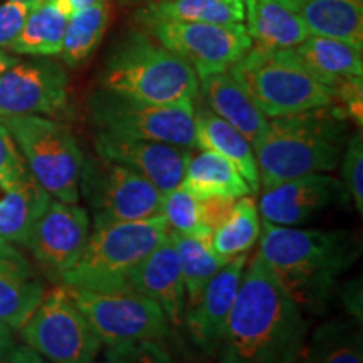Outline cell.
I'll return each mask as SVG.
<instances>
[{
	"mask_svg": "<svg viewBox=\"0 0 363 363\" xmlns=\"http://www.w3.org/2000/svg\"><path fill=\"white\" fill-rule=\"evenodd\" d=\"M169 235L174 242L177 259H179L189 308L199 301L206 286L211 283V279L222 269L227 261L222 259L212 249L211 238L177 234L170 230Z\"/></svg>",
	"mask_w": 363,
	"mask_h": 363,
	"instance_id": "30",
	"label": "cell"
},
{
	"mask_svg": "<svg viewBox=\"0 0 363 363\" xmlns=\"http://www.w3.org/2000/svg\"><path fill=\"white\" fill-rule=\"evenodd\" d=\"M347 120L337 104L269 118L264 133L252 145L262 187L333 172L348 140Z\"/></svg>",
	"mask_w": 363,
	"mask_h": 363,
	"instance_id": "3",
	"label": "cell"
},
{
	"mask_svg": "<svg viewBox=\"0 0 363 363\" xmlns=\"http://www.w3.org/2000/svg\"><path fill=\"white\" fill-rule=\"evenodd\" d=\"M94 150L104 160L118 163L142 175L163 194L182 184L192 157V150L175 145L123 138L103 131H96L94 135Z\"/></svg>",
	"mask_w": 363,
	"mask_h": 363,
	"instance_id": "16",
	"label": "cell"
},
{
	"mask_svg": "<svg viewBox=\"0 0 363 363\" xmlns=\"http://www.w3.org/2000/svg\"><path fill=\"white\" fill-rule=\"evenodd\" d=\"M98 2L99 0H69V4L72 7V13L81 11V9H84V7L93 6V4H98Z\"/></svg>",
	"mask_w": 363,
	"mask_h": 363,
	"instance_id": "42",
	"label": "cell"
},
{
	"mask_svg": "<svg viewBox=\"0 0 363 363\" xmlns=\"http://www.w3.org/2000/svg\"><path fill=\"white\" fill-rule=\"evenodd\" d=\"M13 331L9 328V326L4 323V321H0V343H9V342H13Z\"/></svg>",
	"mask_w": 363,
	"mask_h": 363,
	"instance_id": "41",
	"label": "cell"
},
{
	"mask_svg": "<svg viewBox=\"0 0 363 363\" xmlns=\"http://www.w3.org/2000/svg\"><path fill=\"white\" fill-rule=\"evenodd\" d=\"M104 347L128 342H162L170 335V323L153 299L136 289L89 291L67 288Z\"/></svg>",
	"mask_w": 363,
	"mask_h": 363,
	"instance_id": "10",
	"label": "cell"
},
{
	"mask_svg": "<svg viewBox=\"0 0 363 363\" xmlns=\"http://www.w3.org/2000/svg\"><path fill=\"white\" fill-rule=\"evenodd\" d=\"M342 182L347 189L348 197L357 207V211L363 212V138L362 133L352 135L345 145L342 155Z\"/></svg>",
	"mask_w": 363,
	"mask_h": 363,
	"instance_id": "34",
	"label": "cell"
},
{
	"mask_svg": "<svg viewBox=\"0 0 363 363\" xmlns=\"http://www.w3.org/2000/svg\"><path fill=\"white\" fill-rule=\"evenodd\" d=\"M296 363H363L362 323L335 318L320 325L306 338Z\"/></svg>",
	"mask_w": 363,
	"mask_h": 363,
	"instance_id": "26",
	"label": "cell"
},
{
	"mask_svg": "<svg viewBox=\"0 0 363 363\" xmlns=\"http://www.w3.org/2000/svg\"><path fill=\"white\" fill-rule=\"evenodd\" d=\"M51 202V195L27 170L0 195V246H26L35 222Z\"/></svg>",
	"mask_w": 363,
	"mask_h": 363,
	"instance_id": "22",
	"label": "cell"
},
{
	"mask_svg": "<svg viewBox=\"0 0 363 363\" xmlns=\"http://www.w3.org/2000/svg\"><path fill=\"white\" fill-rule=\"evenodd\" d=\"M121 2H130V0H121Z\"/></svg>",
	"mask_w": 363,
	"mask_h": 363,
	"instance_id": "45",
	"label": "cell"
},
{
	"mask_svg": "<svg viewBox=\"0 0 363 363\" xmlns=\"http://www.w3.org/2000/svg\"><path fill=\"white\" fill-rule=\"evenodd\" d=\"M21 335L48 363H94L101 350L96 331L62 284L44 294Z\"/></svg>",
	"mask_w": 363,
	"mask_h": 363,
	"instance_id": "11",
	"label": "cell"
},
{
	"mask_svg": "<svg viewBox=\"0 0 363 363\" xmlns=\"http://www.w3.org/2000/svg\"><path fill=\"white\" fill-rule=\"evenodd\" d=\"M67 74L49 59L19 61L0 74V118L52 116L67 106Z\"/></svg>",
	"mask_w": 363,
	"mask_h": 363,
	"instance_id": "14",
	"label": "cell"
},
{
	"mask_svg": "<svg viewBox=\"0 0 363 363\" xmlns=\"http://www.w3.org/2000/svg\"><path fill=\"white\" fill-rule=\"evenodd\" d=\"M11 131L27 170L51 199L78 203L83 150L66 125L39 115L0 118Z\"/></svg>",
	"mask_w": 363,
	"mask_h": 363,
	"instance_id": "7",
	"label": "cell"
},
{
	"mask_svg": "<svg viewBox=\"0 0 363 363\" xmlns=\"http://www.w3.org/2000/svg\"><path fill=\"white\" fill-rule=\"evenodd\" d=\"M195 147L214 152L229 160L247 182L251 194L259 192V170L252 145L246 136L214 115L207 106L195 108Z\"/></svg>",
	"mask_w": 363,
	"mask_h": 363,
	"instance_id": "21",
	"label": "cell"
},
{
	"mask_svg": "<svg viewBox=\"0 0 363 363\" xmlns=\"http://www.w3.org/2000/svg\"><path fill=\"white\" fill-rule=\"evenodd\" d=\"M267 118L296 115L337 104L335 89L325 84L294 48L254 45L229 67Z\"/></svg>",
	"mask_w": 363,
	"mask_h": 363,
	"instance_id": "5",
	"label": "cell"
},
{
	"mask_svg": "<svg viewBox=\"0 0 363 363\" xmlns=\"http://www.w3.org/2000/svg\"><path fill=\"white\" fill-rule=\"evenodd\" d=\"M40 4V0H24V2H9L0 6V49L9 48L12 40L21 33L22 26L30 12Z\"/></svg>",
	"mask_w": 363,
	"mask_h": 363,
	"instance_id": "37",
	"label": "cell"
},
{
	"mask_svg": "<svg viewBox=\"0 0 363 363\" xmlns=\"http://www.w3.org/2000/svg\"><path fill=\"white\" fill-rule=\"evenodd\" d=\"M306 338L305 311L257 252L244 269L216 363H296Z\"/></svg>",
	"mask_w": 363,
	"mask_h": 363,
	"instance_id": "1",
	"label": "cell"
},
{
	"mask_svg": "<svg viewBox=\"0 0 363 363\" xmlns=\"http://www.w3.org/2000/svg\"><path fill=\"white\" fill-rule=\"evenodd\" d=\"M259 238L257 252L303 311L323 306L340 276L362 254V240L350 230L301 229L264 220Z\"/></svg>",
	"mask_w": 363,
	"mask_h": 363,
	"instance_id": "2",
	"label": "cell"
},
{
	"mask_svg": "<svg viewBox=\"0 0 363 363\" xmlns=\"http://www.w3.org/2000/svg\"><path fill=\"white\" fill-rule=\"evenodd\" d=\"M88 110L96 131L195 148L194 101L150 103L98 88L89 94Z\"/></svg>",
	"mask_w": 363,
	"mask_h": 363,
	"instance_id": "8",
	"label": "cell"
},
{
	"mask_svg": "<svg viewBox=\"0 0 363 363\" xmlns=\"http://www.w3.org/2000/svg\"><path fill=\"white\" fill-rule=\"evenodd\" d=\"M69 17L57 0H40L39 6L27 16L19 35L9 49L16 54L39 57L59 56Z\"/></svg>",
	"mask_w": 363,
	"mask_h": 363,
	"instance_id": "28",
	"label": "cell"
},
{
	"mask_svg": "<svg viewBox=\"0 0 363 363\" xmlns=\"http://www.w3.org/2000/svg\"><path fill=\"white\" fill-rule=\"evenodd\" d=\"M246 30L261 48H296L310 35L298 12L278 0H244Z\"/></svg>",
	"mask_w": 363,
	"mask_h": 363,
	"instance_id": "23",
	"label": "cell"
},
{
	"mask_svg": "<svg viewBox=\"0 0 363 363\" xmlns=\"http://www.w3.org/2000/svg\"><path fill=\"white\" fill-rule=\"evenodd\" d=\"M99 88L150 103L194 101L199 76L184 57L152 35L130 29L104 62Z\"/></svg>",
	"mask_w": 363,
	"mask_h": 363,
	"instance_id": "4",
	"label": "cell"
},
{
	"mask_svg": "<svg viewBox=\"0 0 363 363\" xmlns=\"http://www.w3.org/2000/svg\"><path fill=\"white\" fill-rule=\"evenodd\" d=\"M310 34L363 51V0H308L298 12Z\"/></svg>",
	"mask_w": 363,
	"mask_h": 363,
	"instance_id": "25",
	"label": "cell"
},
{
	"mask_svg": "<svg viewBox=\"0 0 363 363\" xmlns=\"http://www.w3.org/2000/svg\"><path fill=\"white\" fill-rule=\"evenodd\" d=\"M19 61H21V59L17 56H13V54L4 51V49H0V74H2V72H6L9 67L17 65Z\"/></svg>",
	"mask_w": 363,
	"mask_h": 363,
	"instance_id": "40",
	"label": "cell"
},
{
	"mask_svg": "<svg viewBox=\"0 0 363 363\" xmlns=\"http://www.w3.org/2000/svg\"><path fill=\"white\" fill-rule=\"evenodd\" d=\"M350 201L343 182L328 174H310L266 187L257 203L259 216L276 225L298 227Z\"/></svg>",
	"mask_w": 363,
	"mask_h": 363,
	"instance_id": "15",
	"label": "cell"
},
{
	"mask_svg": "<svg viewBox=\"0 0 363 363\" xmlns=\"http://www.w3.org/2000/svg\"><path fill=\"white\" fill-rule=\"evenodd\" d=\"M110 24V4L99 0L98 4L81 9L69 17L65 40L59 56L69 67H78L91 57L98 48Z\"/></svg>",
	"mask_w": 363,
	"mask_h": 363,
	"instance_id": "32",
	"label": "cell"
},
{
	"mask_svg": "<svg viewBox=\"0 0 363 363\" xmlns=\"http://www.w3.org/2000/svg\"><path fill=\"white\" fill-rule=\"evenodd\" d=\"M294 49L308 67L331 89L337 88L343 79L363 76L362 51L342 40L310 34Z\"/></svg>",
	"mask_w": 363,
	"mask_h": 363,
	"instance_id": "27",
	"label": "cell"
},
{
	"mask_svg": "<svg viewBox=\"0 0 363 363\" xmlns=\"http://www.w3.org/2000/svg\"><path fill=\"white\" fill-rule=\"evenodd\" d=\"M182 185L199 201H207V199L238 201L240 197L252 195L247 182L233 163L207 150L190 157Z\"/></svg>",
	"mask_w": 363,
	"mask_h": 363,
	"instance_id": "24",
	"label": "cell"
},
{
	"mask_svg": "<svg viewBox=\"0 0 363 363\" xmlns=\"http://www.w3.org/2000/svg\"><path fill=\"white\" fill-rule=\"evenodd\" d=\"M199 94L214 115L234 126L254 145L267 128V118L254 104L229 71L214 72L199 78Z\"/></svg>",
	"mask_w": 363,
	"mask_h": 363,
	"instance_id": "20",
	"label": "cell"
},
{
	"mask_svg": "<svg viewBox=\"0 0 363 363\" xmlns=\"http://www.w3.org/2000/svg\"><path fill=\"white\" fill-rule=\"evenodd\" d=\"M160 214L170 233L211 238V229L203 224L202 219V202L182 184L163 194Z\"/></svg>",
	"mask_w": 363,
	"mask_h": 363,
	"instance_id": "33",
	"label": "cell"
},
{
	"mask_svg": "<svg viewBox=\"0 0 363 363\" xmlns=\"http://www.w3.org/2000/svg\"><path fill=\"white\" fill-rule=\"evenodd\" d=\"M44 294L43 281L29 261L13 246H0V321L21 331Z\"/></svg>",
	"mask_w": 363,
	"mask_h": 363,
	"instance_id": "19",
	"label": "cell"
},
{
	"mask_svg": "<svg viewBox=\"0 0 363 363\" xmlns=\"http://www.w3.org/2000/svg\"><path fill=\"white\" fill-rule=\"evenodd\" d=\"M26 172L24 158L13 142L11 131L0 121V192H6Z\"/></svg>",
	"mask_w": 363,
	"mask_h": 363,
	"instance_id": "36",
	"label": "cell"
},
{
	"mask_svg": "<svg viewBox=\"0 0 363 363\" xmlns=\"http://www.w3.org/2000/svg\"><path fill=\"white\" fill-rule=\"evenodd\" d=\"M169 235L162 214L145 220L120 222L93 229L76 264L61 276L67 288L89 291L130 289L133 271Z\"/></svg>",
	"mask_w": 363,
	"mask_h": 363,
	"instance_id": "6",
	"label": "cell"
},
{
	"mask_svg": "<svg viewBox=\"0 0 363 363\" xmlns=\"http://www.w3.org/2000/svg\"><path fill=\"white\" fill-rule=\"evenodd\" d=\"M130 288L153 299L162 308L172 328L182 326L187 310V294L170 235H167L133 271Z\"/></svg>",
	"mask_w": 363,
	"mask_h": 363,
	"instance_id": "18",
	"label": "cell"
},
{
	"mask_svg": "<svg viewBox=\"0 0 363 363\" xmlns=\"http://www.w3.org/2000/svg\"><path fill=\"white\" fill-rule=\"evenodd\" d=\"M143 26L152 22H202V24H240L244 0H155L138 12Z\"/></svg>",
	"mask_w": 363,
	"mask_h": 363,
	"instance_id": "29",
	"label": "cell"
},
{
	"mask_svg": "<svg viewBox=\"0 0 363 363\" xmlns=\"http://www.w3.org/2000/svg\"><path fill=\"white\" fill-rule=\"evenodd\" d=\"M89 234L91 217L84 207L51 199L24 247L49 278L59 281L81 257Z\"/></svg>",
	"mask_w": 363,
	"mask_h": 363,
	"instance_id": "13",
	"label": "cell"
},
{
	"mask_svg": "<svg viewBox=\"0 0 363 363\" xmlns=\"http://www.w3.org/2000/svg\"><path fill=\"white\" fill-rule=\"evenodd\" d=\"M278 2H281L283 6H286L288 9H291V11H294V12H299V11H301V7L308 2V0H278Z\"/></svg>",
	"mask_w": 363,
	"mask_h": 363,
	"instance_id": "43",
	"label": "cell"
},
{
	"mask_svg": "<svg viewBox=\"0 0 363 363\" xmlns=\"http://www.w3.org/2000/svg\"><path fill=\"white\" fill-rule=\"evenodd\" d=\"M13 2H24V0H13Z\"/></svg>",
	"mask_w": 363,
	"mask_h": 363,
	"instance_id": "44",
	"label": "cell"
},
{
	"mask_svg": "<svg viewBox=\"0 0 363 363\" xmlns=\"http://www.w3.org/2000/svg\"><path fill=\"white\" fill-rule=\"evenodd\" d=\"M148 34L184 57L199 78L229 71L252 48L246 26L162 21L147 24Z\"/></svg>",
	"mask_w": 363,
	"mask_h": 363,
	"instance_id": "12",
	"label": "cell"
},
{
	"mask_svg": "<svg viewBox=\"0 0 363 363\" xmlns=\"http://www.w3.org/2000/svg\"><path fill=\"white\" fill-rule=\"evenodd\" d=\"M261 235V219L252 197H240L224 220L212 230L211 246L222 259L246 254Z\"/></svg>",
	"mask_w": 363,
	"mask_h": 363,
	"instance_id": "31",
	"label": "cell"
},
{
	"mask_svg": "<svg viewBox=\"0 0 363 363\" xmlns=\"http://www.w3.org/2000/svg\"><path fill=\"white\" fill-rule=\"evenodd\" d=\"M6 363H48L34 348L26 343L13 342L7 350Z\"/></svg>",
	"mask_w": 363,
	"mask_h": 363,
	"instance_id": "39",
	"label": "cell"
},
{
	"mask_svg": "<svg viewBox=\"0 0 363 363\" xmlns=\"http://www.w3.org/2000/svg\"><path fill=\"white\" fill-rule=\"evenodd\" d=\"M98 363H177L160 342H128L106 347Z\"/></svg>",
	"mask_w": 363,
	"mask_h": 363,
	"instance_id": "35",
	"label": "cell"
},
{
	"mask_svg": "<svg viewBox=\"0 0 363 363\" xmlns=\"http://www.w3.org/2000/svg\"><path fill=\"white\" fill-rule=\"evenodd\" d=\"M79 192L91 211L93 229L160 216L163 192L136 172L104 158H84Z\"/></svg>",
	"mask_w": 363,
	"mask_h": 363,
	"instance_id": "9",
	"label": "cell"
},
{
	"mask_svg": "<svg viewBox=\"0 0 363 363\" xmlns=\"http://www.w3.org/2000/svg\"><path fill=\"white\" fill-rule=\"evenodd\" d=\"M246 264V254H240L227 261L206 286L199 301L185 310L182 325L187 330L194 347L199 348L203 355L214 357L222 331L225 328L227 318L238 296Z\"/></svg>",
	"mask_w": 363,
	"mask_h": 363,
	"instance_id": "17",
	"label": "cell"
},
{
	"mask_svg": "<svg viewBox=\"0 0 363 363\" xmlns=\"http://www.w3.org/2000/svg\"><path fill=\"white\" fill-rule=\"evenodd\" d=\"M340 299H342L345 310L350 315L352 320L362 323L363 320V284L362 276L345 281L340 291Z\"/></svg>",
	"mask_w": 363,
	"mask_h": 363,
	"instance_id": "38",
	"label": "cell"
}]
</instances>
